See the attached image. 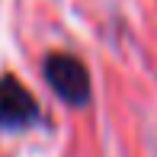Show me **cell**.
Here are the masks:
<instances>
[{"label": "cell", "mask_w": 157, "mask_h": 157, "mask_svg": "<svg viewBox=\"0 0 157 157\" xmlns=\"http://www.w3.org/2000/svg\"><path fill=\"white\" fill-rule=\"evenodd\" d=\"M42 74H45L48 87L67 106L80 109V106L90 103V71L83 67L80 58H74L67 52H52L42 64Z\"/></svg>", "instance_id": "obj_1"}, {"label": "cell", "mask_w": 157, "mask_h": 157, "mask_svg": "<svg viewBox=\"0 0 157 157\" xmlns=\"http://www.w3.org/2000/svg\"><path fill=\"white\" fill-rule=\"evenodd\" d=\"M39 119V103L13 74L0 77V128H26Z\"/></svg>", "instance_id": "obj_2"}]
</instances>
